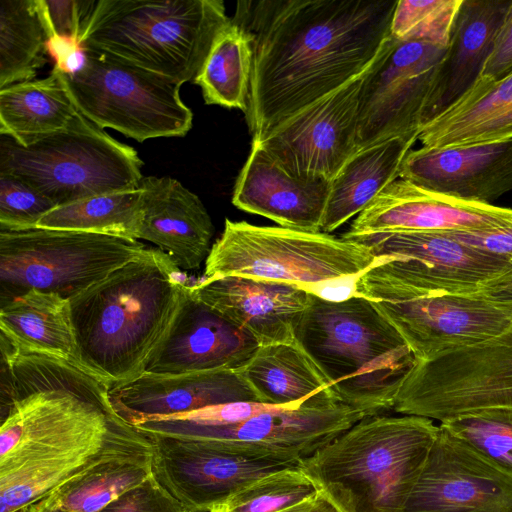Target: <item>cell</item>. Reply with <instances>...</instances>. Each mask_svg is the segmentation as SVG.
I'll return each mask as SVG.
<instances>
[{"label": "cell", "mask_w": 512, "mask_h": 512, "mask_svg": "<svg viewBox=\"0 0 512 512\" xmlns=\"http://www.w3.org/2000/svg\"><path fill=\"white\" fill-rule=\"evenodd\" d=\"M237 371L259 402L295 406L316 394L332 391L320 368L296 340L259 346Z\"/></svg>", "instance_id": "31"}, {"label": "cell", "mask_w": 512, "mask_h": 512, "mask_svg": "<svg viewBox=\"0 0 512 512\" xmlns=\"http://www.w3.org/2000/svg\"><path fill=\"white\" fill-rule=\"evenodd\" d=\"M463 0H398L390 33L404 41L447 47Z\"/></svg>", "instance_id": "38"}, {"label": "cell", "mask_w": 512, "mask_h": 512, "mask_svg": "<svg viewBox=\"0 0 512 512\" xmlns=\"http://www.w3.org/2000/svg\"><path fill=\"white\" fill-rule=\"evenodd\" d=\"M252 72V50L248 36L231 18L216 36L197 76L208 105L247 111Z\"/></svg>", "instance_id": "34"}, {"label": "cell", "mask_w": 512, "mask_h": 512, "mask_svg": "<svg viewBox=\"0 0 512 512\" xmlns=\"http://www.w3.org/2000/svg\"><path fill=\"white\" fill-rule=\"evenodd\" d=\"M403 512H512V472L438 424Z\"/></svg>", "instance_id": "17"}, {"label": "cell", "mask_w": 512, "mask_h": 512, "mask_svg": "<svg viewBox=\"0 0 512 512\" xmlns=\"http://www.w3.org/2000/svg\"><path fill=\"white\" fill-rule=\"evenodd\" d=\"M149 248L139 240L72 230H0V280L10 299L28 290L70 299Z\"/></svg>", "instance_id": "10"}, {"label": "cell", "mask_w": 512, "mask_h": 512, "mask_svg": "<svg viewBox=\"0 0 512 512\" xmlns=\"http://www.w3.org/2000/svg\"><path fill=\"white\" fill-rule=\"evenodd\" d=\"M512 73V2L478 80L495 82Z\"/></svg>", "instance_id": "42"}, {"label": "cell", "mask_w": 512, "mask_h": 512, "mask_svg": "<svg viewBox=\"0 0 512 512\" xmlns=\"http://www.w3.org/2000/svg\"><path fill=\"white\" fill-rule=\"evenodd\" d=\"M399 178L447 196L492 204L512 191V139L448 148L422 146L407 154Z\"/></svg>", "instance_id": "20"}, {"label": "cell", "mask_w": 512, "mask_h": 512, "mask_svg": "<svg viewBox=\"0 0 512 512\" xmlns=\"http://www.w3.org/2000/svg\"><path fill=\"white\" fill-rule=\"evenodd\" d=\"M55 207L49 198L21 179L0 174V230L34 229Z\"/></svg>", "instance_id": "39"}, {"label": "cell", "mask_w": 512, "mask_h": 512, "mask_svg": "<svg viewBox=\"0 0 512 512\" xmlns=\"http://www.w3.org/2000/svg\"><path fill=\"white\" fill-rule=\"evenodd\" d=\"M94 0H38L50 42L66 40L77 47Z\"/></svg>", "instance_id": "40"}, {"label": "cell", "mask_w": 512, "mask_h": 512, "mask_svg": "<svg viewBox=\"0 0 512 512\" xmlns=\"http://www.w3.org/2000/svg\"><path fill=\"white\" fill-rule=\"evenodd\" d=\"M186 274L159 248L69 299L82 367L110 387L145 371L189 292Z\"/></svg>", "instance_id": "2"}, {"label": "cell", "mask_w": 512, "mask_h": 512, "mask_svg": "<svg viewBox=\"0 0 512 512\" xmlns=\"http://www.w3.org/2000/svg\"><path fill=\"white\" fill-rule=\"evenodd\" d=\"M258 347L259 344L249 334L195 298L189 287L169 335L145 372L179 374L237 370Z\"/></svg>", "instance_id": "23"}, {"label": "cell", "mask_w": 512, "mask_h": 512, "mask_svg": "<svg viewBox=\"0 0 512 512\" xmlns=\"http://www.w3.org/2000/svg\"><path fill=\"white\" fill-rule=\"evenodd\" d=\"M30 512H68L48 506L43 499L30 505Z\"/></svg>", "instance_id": "46"}, {"label": "cell", "mask_w": 512, "mask_h": 512, "mask_svg": "<svg viewBox=\"0 0 512 512\" xmlns=\"http://www.w3.org/2000/svg\"><path fill=\"white\" fill-rule=\"evenodd\" d=\"M450 233L471 247L512 262V225L492 230Z\"/></svg>", "instance_id": "43"}, {"label": "cell", "mask_w": 512, "mask_h": 512, "mask_svg": "<svg viewBox=\"0 0 512 512\" xmlns=\"http://www.w3.org/2000/svg\"><path fill=\"white\" fill-rule=\"evenodd\" d=\"M373 302L403 337L416 361L484 341L512 324V300L480 291L434 292Z\"/></svg>", "instance_id": "14"}, {"label": "cell", "mask_w": 512, "mask_h": 512, "mask_svg": "<svg viewBox=\"0 0 512 512\" xmlns=\"http://www.w3.org/2000/svg\"><path fill=\"white\" fill-rule=\"evenodd\" d=\"M331 181L286 170L257 141L235 182L232 203L264 216L280 227L320 232Z\"/></svg>", "instance_id": "22"}, {"label": "cell", "mask_w": 512, "mask_h": 512, "mask_svg": "<svg viewBox=\"0 0 512 512\" xmlns=\"http://www.w3.org/2000/svg\"><path fill=\"white\" fill-rule=\"evenodd\" d=\"M100 512H190L154 477L130 489Z\"/></svg>", "instance_id": "41"}, {"label": "cell", "mask_w": 512, "mask_h": 512, "mask_svg": "<svg viewBox=\"0 0 512 512\" xmlns=\"http://www.w3.org/2000/svg\"><path fill=\"white\" fill-rule=\"evenodd\" d=\"M511 2L463 0L436 69L422 126L454 105L479 79Z\"/></svg>", "instance_id": "25"}, {"label": "cell", "mask_w": 512, "mask_h": 512, "mask_svg": "<svg viewBox=\"0 0 512 512\" xmlns=\"http://www.w3.org/2000/svg\"><path fill=\"white\" fill-rule=\"evenodd\" d=\"M124 422L118 417L108 436L100 442L33 455L0 469V512H13L45 498L93 463Z\"/></svg>", "instance_id": "32"}, {"label": "cell", "mask_w": 512, "mask_h": 512, "mask_svg": "<svg viewBox=\"0 0 512 512\" xmlns=\"http://www.w3.org/2000/svg\"><path fill=\"white\" fill-rule=\"evenodd\" d=\"M320 487L300 464L265 475L236 493L231 512H281L315 496Z\"/></svg>", "instance_id": "36"}, {"label": "cell", "mask_w": 512, "mask_h": 512, "mask_svg": "<svg viewBox=\"0 0 512 512\" xmlns=\"http://www.w3.org/2000/svg\"><path fill=\"white\" fill-rule=\"evenodd\" d=\"M143 434L151 443L154 477L190 512H210L257 479L290 467L231 452L213 441Z\"/></svg>", "instance_id": "16"}, {"label": "cell", "mask_w": 512, "mask_h": 512, "mask_svg": "<svg viewBox=\"0 0 512 512\" xmlns=\"http://www.w3.org/2000/svg\"><path fill=\"white\" fill-rule=\"evenodd\" d=\"M49 42L38 0H0V89L33 80Z\"/></svg>", "instance_id": "33"}, {"label": "cell", "mask_w": 512, "mask_h": 512, "mask_svg": "<svg viewBox=\"0 0 512 512\" xmlns=\"http://www.w3.org/2000/svg\"><path fill=\"white\" fill-rule=\"evenodd\" d=\"M142 190L99 194L55 207L36 228L97 233L138 240Z\"/></svg>", "instance_id": "35"}, {"label": "cell", "mask_w": 512, "mask_h": 512, "mask_svg": "<svg viewBox=\"0 0 512 512\" xmlns=\"http://www.w3.org/2000/svg\"><path fill=\"white\" fill-rule=\"evenodd\" d=\"M419 132L393 136L355 152L331 180L321 232L330 233L361 213L391 182Z\"/></svg>", "instance_id": "27"}, {"label": "cell", "mask_w": 512, "mask_h": 512, "mask_svg": "<svg viewBox=\"0 0 512 512\" xmlns=\"http://www.w3.org/2000/svg\"><path fill=\"white\" fill-rule=\"evenodd\" d=\"M376 261L365 245L324 232L225 220L205 260L204 277L242 276L310 292L325 282L362 275Z\"/></svg>", "instance_id": "7"}, {"label": "cell", "mask_w": 512, "mask_h": 512, "mask_svg": "<svg viewBox=\"0 0 512 512\" xmlns=\"http://www.w3.org/2000/svg\"><path fill=\"white\" fill-rule=\"evenodd\" d=\"M365 72L252 140L289 172L331 181L358 151V108Z\"/></svg>", "instance_id": "15"}, {"label": "cell", "mask_w": 512, "mask_h": 512, "mask_svg": "<svg viewBox=\"0 0 512 512\" xmlns=\"http://www.w3.org/2000/svg\"><path fill=\"white\" fill-rule=\"evenodd\" d=\"M137 151L117 141L80 112L64 129L28 146L0 136V174L26 182L56 206L139 188Z\"/></svg>", "instance_id": "6"}, {"label": "cell", "mask_w": 512, "mask_h": 512, "mask_svg": "<svg viewBox=\"0 0 512 512\" xmlns=\"http://www.w3.org/2000/svg\"><path fill=\"white\" fill-rule=\"evenodd\" d=\"M210 512H231L225 505L217 507ZM281 512H345L330 496L320 490L307 501Z\"/></svg>", "instance_id": "44"}, {"label": "cell", "mask_w": 512, "mask_h": 512, "mask_svg": "<svg viewBox=\"0 0 512 512\" xmlns=\"http://www.w3.org/2000/svg\"><path fill=\"white\" fill-rule=\"evenodd\" d=\"M151 454L148 437L124 422L93 463L43 500L68 512H100L152 475Z\"/></svg>", "instance_id": "26"}, {"label": "cell", "mask_w": 512, "mask_h": 512, "mask_svg": "<svg viewBox=\"0 0 512 512\" xmlns=\"http://www.w3.org/2000/svg\"><path fill=\"white\" fill-rule=\"evenodd\" d=\"M438 432L414 416H364L301 467L345 512H403Z\"/></svg>", "instance_id": "4"}, {"label": "cell", "mask_w": 512, "mask_h": 512, "mask_svg": "<svg viewBox=\"0 0 512 512\" xmlns=\"http://www.w3.org/2000/svg\"><path fill=\"white\" fill-rule=\"evenodd\" d=\"M438 424L488 459L512 472V408L469 412Z\"/></svg>", "instance_id": "37"}, {"label": "cell", "mask_w": 512, "mask_h": 512, "mask_svg": "<svg viewBox=\"0 0 512 512\" xmlns=\"http://www.w3.org/2000/svg\"><path fill=\"white\" fill-rule=\"evenodd\" d=\"M229 20L221 0H94L77 47L182 85L197 76Z\"/></svg>", "instance_id": "5"}, {"label": "cell", "mask_w": 512, "mask_h": 512, "mask_svg": "<svg viewBox=\"0 0 512 512\" xmlns=\"http://www.w3.org/2000/svg\"><path fill=\"white\" fill-rule=\"evenodd\" d=\"M512 139V73L495 82L477 80L445 112L422 126L423 147L448 148Z\"/></svg>", "instance_id": "28"}, {"label": "cell", "mask_w": 512, "mask_h": 512, "mask_svg": "<svg viewBox=\"0 0 512 512\" xmlns=\"http://www.w3.org/2000/svg\"><path fill=\"white\" fill-rule=\"evenodd\" d=\"M190 292L259 346L295 342L312 299L296 285L231 275L203 277L191 283Z\"/></svg>", "instance_id": "19"}, {"label": "cell", "mask_w": 512, "mask_h": 512, "mask_svg": "<svg viewBox=\"0 0 512 512\" xmlns=\"http://www.w3.org/2000/svg\"><path fill=\"white\" fill-rule=\"evenodd\" d=\"M447 47L392 35L365 72L358 108V150L420 132L436 69Z\"/></svg>", "instance_id": "13"}, {"label": "cell", "mask_w": 512, "mask_h": 512, "mask_svg": "<svg viewBox=\"0 0 512 512\" xmlns=\"http://www.w3.org/2000/svg\"><path fill=\"white\" fill-rule=\"evenodd\" d=\"M138 240L149 241L184 270L206 260L214 226L200 198L171 177H143Z\"/></svg>", "instance_id": "24"}, {"label": "cell", "mask_w": 512, "mask_h": 512, "mask_svg": "<svg viewBox=\"0 0 512 512\" xmlns=\"http://www.w3.org/2000/svg\"><path fill=\"white\" fill-rule=\"evenodd\" d=\"M78 112L57 62L44 78L0 89V134L22 146L66 128Z\"/></svg>", "instance_id": "30"}, {"label": "cell", "mask_w": 512, "mask_h": 512, "mask_svg": "<svg viewBox=\"0 0 512 512\" xmlns=\"http://www.w3.org/2000/svg\"><path fill=\"white\" fill-rule=\"evenodd\" d=\"M398 0L239 1L248 36L252 139L365 72L390 37Z\"/></svg>", "instance_id": "1"}, {"label": "cell", "mask_w": 512, "mask_h": 512, "mask_svg": "<svg viewBox=\"0 0 512 512\" xmlns=\"http://www.w3.org/2000/svg\"><path fill=\"white\" fill-rule=\"evenodd\" d=\"M80 51V64L69 71L61 67L62 77L77 110L95 125L138 142L183 137L192 128L181 85L106 52Z\"/></svg>", "instance_id": "8"}, {"label": "cell", "mask_w": 512, "mask_h": 512, "mask_svg": "<svg viewBox=\"0 0 512 512\" xmlns=\"http://www.w3.org/2000/svg\"><path fill=\"white\" fill-rule=\"evenodd\" d=\"M0 329L1 340L17 350L57 358L85 370L78 356L69 299L28 290L3 304Z\"/></svg>", "instance_id": "29"}, {"label": "cell", "mask_w": 512, "mask_h": 512, "mask_svg": "<svg viewBox=\"0 0 512 512\" xmlns=\"http://www.w3.org/2000/svg\"><path fill=\"white\" fill-rule=\"evenodd\" d=\"M491 408H512V324L476 344L415 360L393 406L439 423Z\"/></svg>", "instance_id": "12"}, {"label": "cell", "mask_w": 512, "mask_h": 512, "mask_svg": "<svg viewBox=\"0 0 512 512\" xmlns=\"http://www.w3.org/2000/svg\"><path fill=\"white\" fill-rule=\"evenodd\" d=\"M296 340L320 368L338 401L364 416L393 410L415 358L374 302H328L312 295Z\"/></svg>", "instance_id": "3"}, {"label": "cell", "mask_w": 512, "mask_h": 512, "mask_svg": "<svg viewBox=\"0 0 512 512\" xmlns=\"http://www.w3.org/2000/svg\"><path fill=\"white\" fill-rule=\"evenodd\" d=\"M13 512H30V506L19 508L17 510H14Z\"/></svg>", "instance_id": "47"}, {"label": "cell", "mask_w": 512, "mask_h": 512, "mask_svg": "<svg viewBox=\"0 0 512 512\" xmlns=\"http://www.w3.org/2000/svg\"><path fill=\"white\" fill-rule=\"evenodd\" d=\"M109 400L117 416L129 425L213 405L259 402L243 376L232 369L179 374L144 372L130 382L111 386Z\"/></svg>", "instance_id": "21"}, {"label": "cell", "mask_w": 512, "mask_h": 512, "mask_svg": "<svg viewBox=\"0 0 512 512\" xmlns=\"http://www.w3.org/2000/svg\"><path fill=\"white\" fill-rule=\"evenodd\" d=\"M510 225L512 208L458 199L397 178L357 215L344 235L484 231Z\"/></svg>", "instance_id": "18"}, {"label": "cell", "mask_w": 512, "mask_h": 512, "mask_svg": "<svg viewBox=\"0 0 512 512\" xmlns=\"http://www.w3.org/2000/svg\"><path fill=\"white\" fill-rule=\"evenodd\" d=\"M363 417L361 412L340 403L332 391H326L298 405L275 406L233 425L146 419L133 427L143 433L213 441L243 456L295 466Z\"/></svg>", "instance_id": "11"}, {"label": "cell", "mask_w": 512, "mask_h": 512, "mask_svg": "<svg viewBox=\"0 0 512 512\" xmlns=\"http://www.w3.org/2000/svg\"><path fill=\"white\" fill-rule=\"evenodd\" d=\"M342 238L365 245L376 257L356 286L358 296L375 302L434 292H476L509 265L450 232L390 231Z\"/></svg>", "instance_id": "9"}, {"label": "cell", "mask_w": 512, "mask_h": 512, "mask_svg": "<svg viewBox=\"0 0 512 512\" xmlns=\"http://www.w3.org/2000/svg\"><path fill=\"white\" fill-rule=\"evenodd\" d=\"M479 291L499 299L512 300V262L499 275L484 282Z\"/></svg>", "instance_id": "45"}]
</instances>
